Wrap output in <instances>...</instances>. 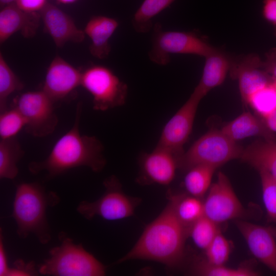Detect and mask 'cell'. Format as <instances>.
I'll return each instance as SVG.
<instances>
[{"label": "cell", "instance_id": "obj_32", "mask_svg": "<svg viewBox=\"0 0 276 276\" xmlns=\"http://www.w3.org/2000/svg\"><path fill=\"white\" fill-rule=\"evenodd\" d=\"M262 198L268 220L276 223V181L267 173L259 171Z\"/></svg>", "mask_w": 276, "mask_h": 276}, {"label": "cell", "instance_id": "obj_25", "mask_svg": "<svg viewBox=\"0 0 276 276\" xmlns=\"http://www.w3.org/2000/svg\"><path fill=\"white\" fill-rule=\"evenodd\" d=\"M175 0H144L134 13L132 25L137 33H146L153 28L152 19Z\"/></svg>", "mask_w": 276, "mask_h": 276}, {"label": "cell", "instance_id": "obj_9", "mask_svg": "<svg viewBox=\"0 0 276 276\" xmlns=\"http://www.w3.org/2000/svg\"><path fill=\"white\" fill-rule=\"evenodd\" d=\"M13 107L23 115L26 132L35 137L52 134L56 129L58 118L54 111V103L42 90L27 91L17 97Z\"/></svg>", "mask_w": 276, "mask_h": 276}, {"label": "cell", "instance_id": "obj_15", "mask_svg": "<svg viewBox=\"0 0 276 276\" xmlns=\"http://www.w3.org/2000/svg\"><path fill=\"white\" fill-rule=\"evenodd\" d=\"M235 224L252 255L276 273V239L268 227L243 219Z\"/></svg>", "mask_w": 276, "mask_h": 276}, {"label": "cell", "instance_id": "obj_36", "mask_svg": "<svg viewBox=\"0 0 276 276\" xmlns=\"http://www.w3.org/2000/svg\"><path fill=\"white\" fill-rule=\"evenodd\" d=\"M263 67L273 80L276 79V48L268 53L266 59L263 61Z\"/></svg>", "mask_w": 276, "mask_h": 276}, {"label": "cell", "instance_id": "obj_39", "mask_svg": "<svg viewBox=\"0 0 276 276\" xmlns=\"http://www.w3.org/2000/svg\"><path fill=\"white\" fill-rule=\"evenodd\" d=\"M16 0H0V4L1 7H5L8 5L16 2Z\"/></svg>", "mask_w": 276, "mask_h": 276}, {"label": "cell", "instance_id": "obj_4", "mask_svg": "<svg viewBox=\"0 0 276 276\" xmlns=\"http://www.w3.org/2000/svg\"><path fill=\"white\" fill-rule=\"evenodd\" d=\"M61 242L49 251V257L38 267L40 274L54 276H102L105 267L81 244H76L65 233L59 234Z\"/></svg>", "mask_w": 276, "mask_h": 276}, {"label": "cell", "instance_id": "obj_40", "mask_svg": "<svg viewBox=\"0 0 276 276\" xmlns=\"http://www.w3.org/2000/svg\"><path fill=\"white\" fill-rule=\"evenodd\" d=\"M267 227L276 239V225H270Z\"/></svg>", "mask_w": 276, "mask_h": 276}, {"label": "cell", "instance_id": "obj_21", "mask_svg": "<svg viewBox=\"0 0 276 276\" xmlns=\"http://www.w3.org/2000/svg\"><path fill=\"white\" fill-rule=\"evenodd\" d=\"M240 159L258 171L267 173L276 181V140H257L243 151Z\"/></svg>", "mask_w": 276, "mask_h": 276}, {"label": "cell", "instance_id": "obj_30", "mask_svg": "<svg viewBox=\"0 0 276 276\" xmlns=\"http://www.w3.org/2000/svg\"><path fill=\"white\" fill-rule=\"evenodd\" d=\"M0 138L6 139L16 136L25 127L26 120L15 107L0 112Z\"/></svg>", "mask_w": 276, "mask_h": 276}, {"label": "cell", "instance_id": "obj_23", "mask_svg": "<svg viewBox=\"0 0 276 276\" xmlns=\"http://www.w3.org/2000/svg\"><path fill=\"white\" fill-rule=\"evenodd\" d=\"M168 196L173 203L177 218L189 232L191 225L204 215L203 202L188 194H174L169 192Z\"/></svg>", "mask_w": 276, "mask_h": 276}, {"label": "cell", "instance_id": "obj_12", "mask_svg": "<svg viewBox=\"0 0 276 276\" xmlns=\"http://www.w3.org/2000/svg\"><path fill=\"white\" fill-rule=\"evenodd\" d=\"M178 158L171 150L158 146L150 152H142L139 157L137 182L141 185H169L178 168Z\"/></svg>", "mask_w": 276, "mask_h": 276}, {"label": "cell", "instance_id": "obj_10", "mask_svg": "<svg viewBox=\"0 0 276 276\" xmlns=\"http://www.w3.org/2000/svg\"><path fill=\"white\" fill-rule=\"evenodd\" d=\"M204 216L216 223L242 219L248 214L236 195L226 175L222 172L211 185L203 201Z\"/></svg>", "mask_w": 276, "mask_h": 276}, {"label": "cell", "instance_id": "obj_31", "mask_svg": "<svg viewBox=\"0 0 276 276\" xmlns=\"http://www.w3.org/2000/svg\"><path fill=\"white\" fill-rule=\"evenodd\" d=\"M208 263L217 265H224L231 251L230 242L220 231L204 250Z\"/></svg>", "mask_w": 276, "mask_h": 276}, {"label": "cell", "instance_id": "obj_22", "mask_svg": "<svg viewBox=\"0 0 276 276\" xmlns=\"http://www.w3.org/2000/svg\"><path fill=\"white\" fill-rule=\"evenodd\" d=\"M25 152L16 136L1 139L0 178L13 179L18 173L17 164Z\"/></svg>", "mask_w": 276, "mask_h": 276}, {"label": "cell", "instance_id": "obj_20", "mask_svg": "<svg viewBox=\"0 0 276 276\" xmlns=\"http://www.w3.org/2000/svg\"><path fill=\"white\" fill-rule=\"evenodd\" d=\"M205 58L201 78L195 88L204 96L223 83L233 59L225 52L218 48Z\"/></svg>", "mask_w": 276, "mask_h": 276}, {"label": "cell", "instance_id": "obj_17", "mask_svg": "<svg viewBox=\"0 0 276 276\" xmlns=\"http://www.w3.org/2000/svg\"><path fill=\"white\" fill-rule=\"evenodd\" d=\"M41 17L39 12H26L12 3L0 12V43L2 44L14 33L20 32L26 38L34 36Z\"/></svg>", "mask_w": 276, "mask_h": 276}, {"label": "cell", "instance_id": "obj_28", "mask_svg": "<svg viewBox=\"0 0 276 276\" xmlns=\"http://www.w3.org/2000/svg\"><path fill=\"white\" fill-rule=\"evenodd\" d=\"M219 225L203 215L189 227L188 236L197 247L205 250L220 231Z\"/></svg>", "mask_w": 276, "mask_h": 276}, {"label": "cell", "instance_id": "obj_13", "mask_svg": "<svg viewBox=\"0 0 276 276\" xmlns=\"http://www.w3.org/2000/svg\"><path fill=\"white\" fill-rule=\"evenodd\" d=\"M229 72L231 77L238 81L244 104L250 95L273 81L263 68V61L255 54L233 59Z\"/></svg>", "mask_w": 276, "mask_h": 276}, {"label": "cell", "instance_id": "obj_1", "mask_svg": "<svg viewBox=\"0 0 276 276\" xmlns=\"http://www.w3.org/2000/svg\"><path fill=\"white\" fill-rule=\"evenodd\" d=\"M168 199L161 213L145 227L133 247L117 263L145 260L172 267L181 261L188 229L177 218L172 200Z\"/></svg>", "mask_w": 276, "mask_h": 276}, {"label": "cell", "instance_id": "obj_27", "mask_svg": "<svg viewBox=\"0 0 276 276\" xmlns=\"http://www.w3.org/2000/svg\"><path fill=\"white\" fill-rule=\"evenodd\" d=\"M24 84L15 75L0 53V112L7 109V99L13 92L21 90Z\"/></svg>", "mask_w": 276, "mask_h": 276}, {"label": "cell", "instance_id": "obj_26", "mask_svg": "<svg viewBox=\"0 0 276 276\" xmlns=\"http://www.w3.org/2000/svg\"><path fill=\"white\" fill-rule=\"evenodd\" d=\"M255 114L263 118L276 110V86L273 81L259 89L247 99L246 104Z\"/></svg>", "mask_w": 276, "mask_h": 276}, {"label": "cell", "instance_id": "obj_3", "mask_svg": "<svg viewBox=\"0 0 276 276\" xmlns=\"http://www.w3.org/2000/svg\"><path fill=\"white\" fill-rule=\"evenodd\" d=\"M60 198L55 192L47 191L37 182H22L17 186L12 217L17 224L21 238L34 234L39 242L48 243L51 239L46 211L57 204Z\"/></svg>", "mask_w": 276, "mask_h": 276}, {"label": "cell", "instance_id": "obj_7", "mask_svg": "<svg viewBox=\"0 0 276 276\" xmlns=\"http://www.w3.org/2000/svg\"><path fill=\"white\" fill-rule=\"evenodd\" d=\"M103 185L105 190L103 195L94 201H81L77 207V212L87 220L97 216L114 221L132 216L141 199L126 195L114 175L105 179Z\"/></svg>", "mask_w": 276, "mask_h": 276}, {"label": "cell", "instance_id": "obj_42", "mask_svg": "<svg viewBox=\"0 0 276 276\" xmlns=\"http://www.w3.org/2000/svg\"><path fill=\"white\" fill-rule=\"evenodd\" d=\"M273 82L276 86V79L275 80H273Z\"/></svg>", "mask_w": 276, "mask_h": 276}, {"label": "cell", "instance_id": "obj_5", "mask_svg": "<svg viewBox=\"0 0 276 276\" xmlns=\"http://www.w3.org/2000/svg\"><path fill=\"white\" fill-rule=\"evenodd\" d=\"M243 148L221 130L211 129L198 138L178 157V168L187 170L197 165L217 168L234 159L240 158Z\"/></svg>", "mask_w": 276, "mask_h": 276}, {"label": "cell", "instance_id": "obj_35", "mask_svg": "<svg viewBox=\"0 0 276 276\" xmlns=\"http://www.w3.org/2000/svg\"><path fill=\"white\" fill-rule=\"evenodd\" d=\"M45 0H16L15 4L21 10L28 12H37L44 7Z\"/></svg>", "mask_w": 276, "mask_h": 276}, {"label": "cell", "instance_id": "obj_34", "mask_svg": "<svg viewBox=\"0 0 276 276\" xmlns=\"http://www.w3.org/2000/svg\"><path fill=\"white\" fill-rule=\"evenodd\" d=\"M263 17L276 28V0H263Z\"/></svg>", "mask_w": 276, "mask_h": 276}, {"label": "cell", "instance_id": "obj_33", "mask_svg": "<svg viewBox=\"0 0 276 276\" xmlns=\"http://www.w3.org/2000/svg\"><path fill=\"white\" fill-rule=\"evenodd\" d=\"M38 273L34 262L26 263L23 260L18 259L14 263V267L9 268L7 276L36 275Z\"/></svg>", "mask_w": 276, "mask_h": 276}, {"label": "cell", "instance_id": "obj_14", "mask_svg": "<svg viewBox=\"0 0 276 276\" xmlns=\"http://www.w3.org/2000/svg\"><path fill=\"white\" fill-rule=\"evenodd\" d=\"M82 72L57 56L48 68L42 90L55 103L80 85Z\"/></svg>", "mask_w": 276, "mask_h": 276}, {"label": "cell", "instance_id": "obj_24", "mask_svg": "<svg viewBox=\"0 0 276 276\" xmlns=\"http://www.w3.org/2000/svg\"><path fill=\"white\" fill-rule=\"evenodd\" d=\"M216 168L197 165L188 170L184 177L183 186L188 194L201 198L208 192Z\"/></svg>", "mask_w": 276, "mask_h": 276}, {"label": "cell", "instance_id": "obj_2", "mask_svg": "<svg viewBox=\"0 0 276 276\" xmlns=\"http://www.w3.org/2000/svg\"><path fill=\"white\" fill-rule=\"evenodd\" d=\"M82 105H77L73 127L55 143L44 159L29 163L28 169L34 174L47 172L49 178L79 167H87L95 172L101 171L106 164L104 147L94 136L82 135L79 130Z\"/></svg>", "mask_w": 276, "mask_h": 276}, {"label": "cell", "instance_id": "obj_8", "mask_svg": "<svg viewBox=\"0 0 276 276\" xmlns=\"http://www.w3.org/2000/svg\"><path fill=\"white\" fill-rule=\"evenodd\" d=\"M80 85L93 97L96 110L106 111L126 102L127 84L105 66L93 65L82 72Z\"/></svg>", "mask_w": 276, "mask_h": 276}, {"label": "cell", "instance_id": "obj_16", "mask_svg": "<svg viewBox=\"0 0 276 276\" xmlns=\"http://www.w3.org/2000/svg\"><path fill=\"white\" fill-rule=\"evenodd\" d=\"M39 13L45 31L57 47L61 48L69 41L80 43L84 39V31L76 26L70 16L54 5L47 3Z\"/></svg>", "mask_w": 276, "mask_h": 276}, {"label": "cell", "instance_id": "obj_6", "mask_svg": "<svg viewBox=\"0 0 276 276\" xmlns=\"http://www.w3.org/2000/svg\"><path fill=\"white\" fill-rule=\"evenodd\" d=\"M217 48L194 31H165L156 22L153 27L149 59L159 65L170 62L172 54H192L205 57Z\"/></svg>", "mask_w": 276, "mask_h": 276}, {"label": "cell", "instance_id": "obj_11", "mask_svg": "<svg viewBox=\"0 0 276 276\" xmlns=\"http://www.w3.org/2000/svg\"><path fill=\"white\" fill-rule=\"evenodd\" d=\"M204 96L196 89L164 127L156 146L180 156L191 134L198 105Z\"/></svg>", "mask_w": 276, "mask_h": 276}, {"label": "cell", "instance_id": "obj_41", "mask_svg": "<svg viewBox=\"0 0 276 276\" xmlns=\"http://www.w3.org/2000/svg\"><path fill=\"white\" fill-rule=\"evenodd\" d=\"M59 2L63 4L72 3L76 1V0H58Z\"/></svg>", "mask_w": 276, "mask_h": 276}, {"label": "cell", "instance_id": "obj_38", "mask_svg": "<svg viewBox=\"0 0 276 276\" xmlns=\"http://www.w3.org/2000/svg\"><path fill=\"white\" fill-rule=\"evenodd\" d=\"M262 119L268 129L276 133V110Z\"/></svg>", "mask_w": 276, "mask_h": 276}, {"label": "cell", "instance_id": "obj_29", "mask_svg": "<svg viewBox=\"0 0 276 276\" xmlns=\"http://www.w3.org/2000/svg\"><path fill=\"white\" fill-rule=\"evenodd\" d=\"M193 273L203 276H258L260 273L246 266L231 268L225 265H213L205 260L199 261L193 268Z\"/></svg>", "mask_w": 276, "mask_h": 276}, {"label": "cell", "instance_id": "obj_19", "mask_svg": "<svg viewBox=\"0 0 276 276\" xmlns=\"http://www.w3.org/2000/svg\"><path fill=\"white\" fill-rule=\"evenodd\" d=\"M221 131L236 142L251 136H259L266 141H275L276 134L268 129L263 120L250 112H244L223 126Z\"/></svg>", "mask_w": 276, "mask_h": 276}, {"label": "cell", "instance_id": "obj_18", "mask_svg": "<svg viewBox=\"0 0 276 276\" xmlns=\"http://www.w3.org/2000/svg\"><path fill=\"white\" fill-rule=\"evenodd\" d=\"M119 25L116 19L104 16H93L88 20L83 31L91 40L89 50L93 56L103 59L109 55V40Z\"/></svg>", "mask_w": 276, "mask_h": 276}, {"label": "cell", "instance_id": "obj_43", "mask_svg": "<svg viewBox=\"0 0 276 276\" xmlns=\"http://www.w3.org/2000/svg\"><path fill=\"white\" fill-rule=\"evenodd\" d=\"M275 35L276 36V28H275Z\"/></svg>", "mask_w": 276, "mask_h": 276}, {"label": "cell", "instance_id": "obj_37", "mask_svg": "<svg viewBox=\"0 0 276 276\" xmlns=\"http://www.w3.org/2000/svg\"><path fill=\"white\" fill-rule=\"evenodd\" d=\"M10 267L8 266L6 252L4 247L3 237L0 234V276H7Z\"/></svg>", "mask_w": 276, "mask_h": 276}]
</instances>
